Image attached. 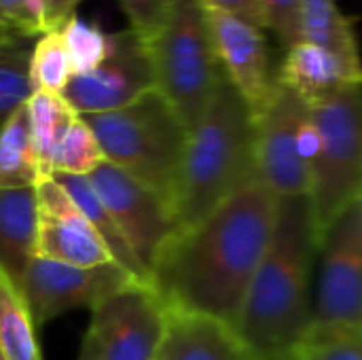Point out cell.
Masks as SVG:
<instances>
[{
	"label": "cell",
	"mask_w": 362,
	"mask_h": 360,
	"mask_svg": "<svg viewBox=\"0 0 362 360\" xmlns=\"http://www.w3.org/2000/svg\"><path fill=\"white\" fill-rule=\"evenodd\" d=\"M276 214L278 195L257 180L191 229L178 231L151 272V286L163 306L235 329Z\"/></svg>",
	"instance_id": "6da1fadb"
},
{
	"label": "cell",
	"mask_w": 362,
	"mask_h": 360,
	"mask_svg": "<svg viewBox=\"0 0 362 360\" xmlns=\"http://www.w3.org/2000/svg\"><path fill=\"white\" fill-rule=\"evenodd\" d=\"M318 248L320 231L310 197H278L272 240L235 327L261 360L293 354L312 327V267Z\"/></svg>",
	"instance_id": "7a4b0ae2"
},
{
	"label": "cell",
	"mask_w": 362,
	"mask_h": 360,
	"mask_svg": "<svg viewBox=\"0 0 362 360\" xmlns=\"http://www.w3.org/2000/svg\"><path fill=\"white\" fill-rule=\"evenodd\" d=\"M257 180L255 117L225 79L189 132L172 195L178 231L191 229Z\"/></svg>",
	"instance_id": "3957f363"
},
{
	"label": "cell",
	"mask_w": 362,
	"mask_h": 360,
	"mask_svg": "<svg viewBox=\"0 0 362 360\" xmlns=\"http://www.w3.org/2000/svg\"><path fill=\"white\" fill-rule=\"evenodd\" d=\"M81 117L95 134L106 161L159 193L172 208L189 129L170 102L153 89L119 110Z\"/></svg>",
	"instance_id": "277c9868"
},
{
	"label": "cell",
	"mask_w": 362,
	"mask_h": 360,
	"mask_svg": "<svg viewBox=\"0 0 362 360\" xmlns=\"http://www.w3.org/2000/svg\"><path fill=\"white\" fill-rule=\"evenodd\" d=\"M148 47L157 91L191 132L225 81L204 4L199 0H176Z\"/></svg>",
	"instance_id": "5b68a950"
},
{
	"label": "cell",
	"mask_w": 362,
	"mask_h": 360,
	"mask_svg": "<svg viewBox=\"0 0 362 360\" xmlns=\"http://www.w3.org/2000/svg\"><path fill=\"white\" fill-rule=\"evenodd\" d=\"M318 132L310 202L322 233L358 202L362 191V85L308 104Z\"/></svg>",
	"instance_id": "8992f818"
},
{
	"label": "cell",
	"mask_w": 362,
	"mask_h": 360,
	"mask_svg": "<svg viewBox=\"0 0 362 360\" xmlns=\"http://www.w3.org/2000/svg\"><path fill=\"white\" fill-rule=\"evenodd\" d=\"M255 127L259 180L278 197L310 195L318 132L308 102L278 81Z\"/></svg>",
	"instance_id": "52a82bcc"
},
{
	"label": "cell",
	"mask_w": 362,
	"mask_h": 360,
	"mask_svg": "<svg viewBox=\"0 0 362 360\" xmlns=\"http://www.w3.org/2000/svg\"><path fill=\"white\" fill-rule=\"evenodd\" d=\"M87 178L151 276L157 257L178 233L170 204L108 161L100 163Z\"/></svg>",
	"instance_id": "ba28073f"
},
{
	"label": "cell",
	"mask_w": 362,
	"mask_h": 360,
	"mask_svg": "<svg viewBox=\"0 0 362 360\" xmlns=\"http://www.w3.org/2000/svg\"><path fill=\"white\" fill-rule=\"evenodd\" d=\"M316 325L362 327V210L352 204L320 238Z\"/></svg>",
	"instance_id": "9c48e42d"
},
{
	"label": "cell",
	"mask_w": 362,
	"mask_h": 360,
	"mask_svg": "<svg viewBox=\"0 0 362 360\" xmlns=\"http://www.w3.org/2000/svg\"><path fill=\"white\" fill-rule=\"evenodd\" d=\"M157 89L148 42L134 30L115 32V45L104 62L85 74L72 76L64 89L66 102L78 115L119 110Z\"/></svg>",
	"instance_id": "30bf717a"
},
{
	"label": "cell",
	"mask_w": 362,
	"mask_h": 360,
	"mask_svg": "<svg viewBox=\"0 0 362 360\" xmlns=\"http://www.w3.org/2000/svg\"><path fill=\"white\" fill-rule=\"evenodd\" d=\"M168 308L151 284L129 282L91 310L89 333L104 360H155Z\"/></svg>",
	"instance_id": "8fae6325"
},
{
	"label": "cell",
	"mask_w": 362,
	"mask_h": 360,
	"mask_svg": "<svg viewBox=\"0 0 362 360\" xmlns=\"http://www.w3.org/2000/svg\"><path fill=\"white\" fill-rule=\"evenodd\" d=\"M129 282L138 280L117 263L76 267L34 257L25 269L21 293L28 301L36 329H40L66 312L78 308L93 310L100 301L127 286Z\"/></svg>",
	"instance_id": "7c38bea8"
},
{
	"label": "cell",
	"mask_w": 362,
	"mask_h": 360,
	"mask_svg": "<svg viewBox=\"0 0 362 360\" xmlns=\"http://www.w3.org/2000/svg\"><path fill=\"white\" fill-rule=\"evenodd\" d=\"M206 19L225 79L257 117L278 85V66L265 30L218 8H206Z\"/></svg>",
	"instance_id": "4fadbf2b"
},
{
	"label": "cell",
	"mask_w": 362,
	"mask_h": 360,
	"mask_svg": "<svg viewBox=\"0 0 362 360\" xmlns=\"http://www.w3.org/2000/svg\"><path fill=\"white\" fill-rule=\"evenodd\" d=\"M36 257L76 267L115 263L106 244L55 178L36 185Z\"/></svg>",
	"instance_id": "5bb4252c"
},
{
	"label": "cell",
	"mask_w": 362,
	"mask_h": 360,
	"mask_svg": "<svg viewBox=\"0 0 362 360\" xmlns=\"http://www.w3.org/2000/svg\"><path fill=\"white\" fill-rule=\"evenodd\" d=\"M278 81L310 104L339 89L362 85V57L297 40L284 49V57L278 64Z\"/></svg>",
	"instance_id": "9a60e30c"
},
{
	"label": "cell",
	"mask_w": 362,
	"mask_h": 360,
	"mask_svg": "<svg viewBox=\"0 0 362 360\" xmlns=\"http://www.w3.org/2000/svg\"><path fill=\"white\" fill-rule=\"evenodd\" d=\"M155 360H261L240 333L210 316L168 310Z\"/></svg>",
	"instance_id": "2e32d148"
},
{
	"label": "cell",
	"mask_w": 362,
	"mask_h": 360,
	"mask_svg": "<svg viewBox=\"0 0 362 360\" xmlns=\"http://www.w3.org/2000/svg\"><path fill=\"white\" fill-rule=\"evenodd\" d=\"M36 187H0V267L21 291L30 261L36 257Z\"/></svg>",
	"instance_id": "e0dca14e"
},
{
	"label": "cell",
	"mask_w": 362,
	"mask_h": 360,
	"mask_svg": "<svg viewBox=\"0 0 362 360\" xmlns=\"http://www.w3.org/2000/svg\"><path fill=\"white\" fill-rule=\"evenodd\" d=\"M64 189L66 193L74 199V204L83 210V214L89 219V223L93 225V229L98 231V236L102 238V242L106 244L112 261L117 265H121L129 276H134L138 282L151 284V276L148 272L142 267V263L138 261V257L134 255L129 242L125 240V236L121 233L119 225L115 223V219L110 216V212L106 210V206L102 204V199L98 197L95 189L91 187L87 176H68V174H55L53 176Z\"/></svg>",
	"instance_id": "ac0fdd59"
},
{
	"label": "cell",
	"mask_w": 362,
	"mask_h": 360,
	"mask_svg": "<svg viewBox=\"0 0 362 360\" xmlns=\"http://www.w3.org/2000/svg\"><path fill=\"white\" fill-rule=\"evenodd\" d=\"M25 106H28L32 142L38 157L40 180L53 178L55 153L64 136L68 134L72 121L78 117V112L66 102L62 93H49V91H34Z\"/></svg>",
	"instance_id": "d6986e66"
},
{
	"label": "cell",
	"mask_w": 362,
	"mask_h": 360,
	"mask_svg": "<svg viewBox=\"0 0 362 360\" xmlns=\"http://www.w3.org/2000/svg\"><path fill=\"white\" fill-rule=\"evenodd\" d=\"M356 15H344L337 0H299V40L362 57Z\"/></svg>",
	"instance_id": "ffe728a7"
},
{
	"label": "cell",
	"mask_w": 362,
	"mask_h": 360,
	"mask_svg": "<svg viewBox=\"0 0 362 360\" xmlns=\"http://www.w3.org/2000/svg\"><path fill=\"white\" fill-rule=\"evenodd\" d=\"M0 354L4 360H42L36 325L23 293L0 267Z\"/></svg>",
	"instance_id": "44dd1931"
},
{
	"label": "cell",
	"mask_w": 362,
	"mask_h": 360,
	"mask_svg": "<svg viewBox=\"0 0 362 360\" xmlns=\"http://www.w3.org/2000/svg\"><path fill=\"white\" fill-rule=\"evenodd\" d=\"M38 182V157L32 142L28 106H23L0 129V187L19 189L36 187Z\"/></svg>",
	"instance_id": "7402d4cb"
},
{
	"label": "cell",
	"mask_w": 362,
	"mask_h": 360,
	"mask_svg": "<svg viewBox=\"0 0 362 360\" xmlns=\"http://www.w3.org/2000/svg\"><path fill=\"white\" fill-rule=\"evenodd\" d=\"M32 38L13 36L0 47V129L32 98Z\"/></svg>",
	"instance_id": "603a6c76"
},
{
	"label": "cell",
	"mask_w": 362,
	"mask_h": 360,
	"mask_svg": "<svg viewBox=\"0 0 362 360\" xmlns=\"http://www.w3.org/2000/svg\"><path fill=\"white\" fill-rule=\"evenodd\" d=\"M74 76V66L59 30L38 36L32 45L30 79L34 91L64 93Z\"/></svg>",
	"instance_id": "cb8c5ba5"
},
{
	"label": "cell",
	"mask_w": 362,
	"mask_h": 360,
	"mask_svg": "<svg viewBox=\"0 0 362 360\" xmlns=\"http://www.w3.org/2000/svg\"><path fill=\"white\" fill-rule=\"evenodd\" d=\"M293 356L295 360H362V327L312 323Z\"/></svg>",
	"instance_id": "d4e9b609"
},
{
	"label": "cell",
	"mask_w": 362,
	"mask_h": 360,
	"mask_svg": "<svg viewBox=\"0 0 362 360\" xmlns=\"http://www.w3.org/2000/svg\"><path fill=\"white\" fill-rule=\"evenodd\" d=\"M104 151L87 125V121L78 115L68 134L64 136L55 159H53V176L68 174V176H89L100 163H104Z\"/></svg>",
	"instance_id": "484cf974"
},
{
	"label": "cell",
	"mask_w": 362,
	"mask_h": 360,
	"mask_svg": "<svg viewBox=\"0 0 362 360\" xmlns=\"http://www.w3.org/2000/svg\"><path fill=\"white\" fill-rule=\"evenodd\" d=\"M59 32L66 40L74 66V76L93 70L100 62L106 59L115 45V32H104L98 23L78 15H74Z\"/></svg>",
	"instance_id": "4316f807"
},
{
	"label": "cell",
	"mask_w": 362,
	"mask_h": 360,
	"mask_svg": "<svg viewBox=\"0 0 362 360\" xmlns=\"http://www.w3.org/2000/svg\"><path fill=\"white\" fill-rule=\"evenodd\" d=\"M127 17V28L151 42L163 28L176 0H117Z\"/></svg>",
	"instance_id": "83f0119b"
},
{
	"label": "cell",
	"mask_w": 362,
	"mask_h": 360,
	"mask_svg": "<svg viewBox=\"0 0 362 360\" xmlns=\"http://www.w3.org/2000/svg\"><path fill=\"white\" fill-rule=\"evenodd\" d=\"M267 13V25L282 45L288 49L299 40V0H261Z\"/></svg>",
	"instance_id": "f1b7e54d"
},
{
	"label": "cell",
	"mask_w": 362,
	"mask_h": 360,
	"mask_svg": "<svg viewBox=\"0 0 362 360\" xmlns=\"http://www.w3.org/2000/svg\"><path fill=\"white\" fill-rule=\"evenodd\" d=\"M81 0H30L36 36L62 30L76 13Z\"/></svg>",
	"instance_id": "f546056e"
},
{
	"label": "cell",
	"mask_w": 362,
	"mask_h": 360,
	"mask_svg": "<svg viewBox=\"0 0 362 360\" xmlns=\"http://www.w3.org/2000/svg\"><path fill=\"white\" fill-rule=\"evenodd\" d=\"M0 19L23 38H38L30 13V0H0Z\"/></svg>",
	"instance_id": "4dcf8cb0"
},
{
	"label": "cell",
	"mask_w": 362,
	"mask_h": 360,
	"mask_svg": "<svg viewBox=\"0 0 362 360\" xmlns=\"http://www.w3.org/2000/svg\"><path fill=\"white\" fill-rule=\"evenodd\" d=\"M206 8H218V11H227L233 15L244 17L246 21L269 30L267 25V13L263 8L261 0H199Z\"/></svg>",
	"instance_id": "1f68e13d"
},
{
	"label": "cell",
	"mask_w": 362,
	"mask_h": 360,
	"mask_svg": "<svg viewBox=\"0 0 362 360\" xmlns=\"http://www.w3.org/2000/svg\"><path fill=\"white\" fill-rule=\"evenodd\" d=\"M78 360H104L102 359V352H100V346H98L95 337H93L89 331L85 333V339H83V346H81Z\"/></svg>",
	"instance_id": "d6a6232c"
},
{
	"label": "cell",
	"mask_w": 362,
	"mask_h": 360,
	"mask_svg": "<svg viewBox=\"0 0 362 360\" xmlns=\"http://www.w3.org/2000/svg\"><path fill=\"white\" fill-rule=\"evenodd\" d=\"M13 36H17V34H15V32H13V30H11L2 19H0V47H2L4 42H8Z\"/></svg>",
	"instance_id": "836d02e7"
},
{
	"label": "cell",
	"mask_w": 362,
	"mask_h": 360,
	"mask_svg": "<svg viewBox=\"0 0 362 360\" xmlns=\"http://www.w3.org/2000/svg\"><path fill=\"white\" fill-rule=\"evenodd\" d=\"M274 360H295V356H293V354H288V356H282V359H274Z\"/></svg>",
	"instance_id": "e575fe53"
},
{
	"label": "cell",
	"mask_w": 362,
	"mask_h": 360,
	"mask_svg": "<svg viewBox=\"0 0 362 360\" xmlns=\"http://www.w3.org/2000/svg\"><path fill=\"white\" fill-rule=\"evenodd\" d=\"M358 204H361V210H362V191H361V197H358Z\"/></svg>",
	"instance_id": "d590c367"
},
{
	"label": "cell",
	"mask_w": 362,
	"mask_h": 360,
	"mask_svg": "<svg viewBox=\"0 0 362 360\" xmlns=\"http://www.w3.org/2000/svg\"><path fill=\"white\" fill-rule=\"evenodd\" d=\"M0 360H4V359H2V354H0Z\"/></svg>",
	"instance_id": "8d00e7d4"
}]
</instances>
